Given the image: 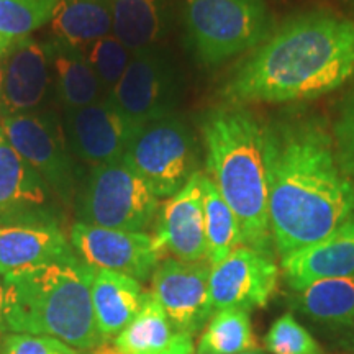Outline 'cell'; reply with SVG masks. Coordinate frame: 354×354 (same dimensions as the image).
<instances>
[{"label": "cell", "instance_id": "ffe728a7", "mask_svg": "<svg viewBox=\"0 0 354 354\" xmlns=\"http://www.w3.org/2000/svg\"><path fill=\"white\" fill-rule=\"evenodd\" d=\"M113 35L131 53L158 46L169 20V0H109Z\"/></svg>", "mask_w": 354, "mask_h": 354}, {"label": "cell", "instance_id": "cb8c5ba5", "mask_svg": "<svg viewBox=\"0 0 354 354\" xmlns=\"http://www.w3.org/2000/svg\"><path fill=\"white\" fill-rule=\"evenodd\" d=\"M46 183L13 146L0 127V215L24 207L41 205L48 198Z\"/></svg>", "mask_w": 354, "mask_h": 354}, {"label": "cell", "instance_id": "f1b7e54d", "mask_svg": "<svg viewBox=\"0 0 354 354\" xmlns=\"http://www.w3.org/2000/svg\"><path fill=\"white\" fill-rule=\"evenodd\" d=\"M331 135L338 165L354 185V84L343 97L331 127Z\"/></svg>", "mask_w": 354, "mask_h": 354}, {"label": "cell", "instance_id": "8992f818", "mask_svg": "<svg viewBox=\"0 0 354 354\" xmlns=\"http://www.w3.org/2000/svg\"><path fill=\"white\" fill-rule=\"evenodd\" d=\"M122 161L158 198H169L198 171L196 135L177 115L159 118L133 131Z\"/></svg>", "mask_w": 354, "mask_h": 354}, {"label": "cell", "instance_id": "4fadbf2b", "mask_svg": "<svg viewBox=\"0 0 354 354\" xmlns=\"http://www.w3.org/2000/svg\"><path fill=\"white\" fill-rule=\"evenodd\" d=\"M135 130L109 97L86 107L64 110V133L71 151L92 167L120 161Z\"/></svg>", "mask_w": 354, "mask_h": 354}, {"label": "cell", "instance_id": "7a4b0ae2", "mask_svg": "<svg viewBox=\"0 0 354 354\" xmlns=\"http://www.w3.org/2000/svg\"><path fill=\"white\" fill-rule=\"evenodd\" d=\"M354 77V20L295 13L272 28L223 84L227 104H290L338 91Z\"/></svg>", "mask_w": 354, "mask_h": 354}, {"label": "cell", "instance_id": "6da1fadb", "mask_svg": "<svg viewBox=\"0 0 354 354\" xmlns=\"http://www.w3.org/2000/svg\"><path fill=\"white\" fill-rule=\"evenodd\" d=\"M269 225L281 258L325 240L354 216V185L335 153L328 123L286 112L264 123Z\"/></svg>", "mask_w": 354, "mask_h": 354}, {"label": "cell", "instance_id": "603a6c76", "mask_svg": "<svg viewBox=\"0 0 354 354\" xmlns=\"http://www.w3.org/2000/svg\"><path fill=\"white\" fill-rule=\"evenodd\" d=\"M174 336L165 310L151 292H145L138 315L115 336L112 346L102 343L97 354H159L169 346Z\"/></svg>", "mask_w": 354, "mask_h": 354}, {"label": "cell", "instance_id": "52a82bcc", "mask_svg": "<svg viewBox=\"0 0 354 354\" xmlns=\"http://www.w3.org/2000/svg\"><path fill=\"white\" fill-rule=\"evenodd\" d=\"M159 198L125 162L94 166L81 203L82 223L102 228L145 232L151 227Z\"/></svg>", "mask_w": 354, "mask_h": 354}, {"label": "cell", "instance_id": "ac0fdd59", "mask_svg": "<svg viewBox=\"0 0 354 354\" xmlns=\"http://www.w3.org/2000/svg\"><path fill=\"white\" fill-rule=\"evenodd\" d=\"M91 292L97 328L104 342L115 338L130 325L145 297L136 279L100 269H94L92 274Z\"/></svg>", "mask_w": 354, "mask_h": 354}, {"label": "cell", "instance_id": "9a60e30c", "mask_svg": "<svg viewBox=\"0 0 354 354\" xmlns=\"http://www.w3.org/2000/svg\"><path fill=\"white\" fill-rule=\"evenodd\" d=\"M202 171L190 177L176 196L162 207L156 238L162 251L185 263H209L203 215Z\"/></svg>", "mask_w": 354, "mask_h": 354}, {"label": "cell", "instance_id": "4dcf8cb0", "mask_svg": "<svg viewBox=\"0 0 354 354\" xmlns=\"http://www.w3.org/2000/svg\"><path fill=\"white\" fill-rule=\"evenodd\" d=\"M159 354H196L192 336L184 335V333H176L172 343L165 349V351Z\"/></svg>", "mask_w": 354, "mask_h": 354}, {"label": "cell", "instance_id": "277c9868", "mask_svg": "<svg viewBox=\"0 0 354 354\" xmlns=\"http://www.w3.org/2000/svg\"><path fill=\"white\" fill-rule=\"evenodd\" d=\"M94 269L79 258L37 266L3 277L8 333L44 335L76 349L104 343L92 305Z\"/></svg>", "mask_w": 354, "mask_h": 354}, {"label": "cell", "instance_id": "d6a6232c", "mask_svg": "<svg viewBox=\"0 0 354 354\" xmlns=\"http://www.w3.org/2000/svg\"><path fill=\"white\" fill-rule=\"evenodd\" d=\"M35 2H38V3H43V6H48V7H53V8H56L57 2H59V0H35Z\"/></svg>", "mask_w": 354, "mask_h": 354}, {"label": "cell", "instance_id": "d6986e66", "mask_svg": "<svg viewBox=\"0 0 354 354\" xmlns=\"http://www.w3.org/2000/svg\"><path fill=\"white\" fill-rule=\"evenodd\" d=\"M44 44L50 56L51 73L55 76L57 99L64 110L86 107L107 97L82 50L57 39Z\"/></svg>", "mask_w": 354, "mask_h": 354}, {"label": "cell", "instance_id": "8fae6325", "mask_svg": "<svg viewBox=\"0 0 354 354\" xmlns=\"http://www.w3.org/2000/svg\"><path fill=\"white\" fill-rule=\"evenodd\" d=\"M210 269L207 261L165 259L154 269L151 294L165 310L174 333L194 336L214 315L210 304Z\"/></svg>", "mask_w": 354, "mask_h": 354}, {"label": "cell", "instance_id": "ba28073f", "mask_svg": "<svg viewBox=\"0 0 354 354\" xmlns=\"http://www.w3.org/2000/svg\"><path fill=\"white\" fill-rule=\"evenodd\" d=\"M183 81L169 55L159 46L133 53L130 64L109 99L133 128L174 115Z\"/></svg>", "mask_w": 354, "mask_h": 354}, {"label": "cell", "instance_id": "7c38bea8", "mask_svg": "<svg viewBox=\"0 0 354 354\" xmlns=\"http://www.w3.org/2000/svg\"><path fill=\"white\" fill-rule=\"evenodd\" d=\"M279 269L272 256L240 246L210 269L212 310L263 308L277 289Z\"/></svg>", "mask_w": 354, "mask_h": 354}, {"label": "cell", "instance_id": "3957f363", "mask_svg": "<svg viewBox=\"0 0 354 354\" xmlns=\"http://www.w3.org/2000/svg\"><path fill=\"white\" fill-rule=\"evenodd\" d=\"M210 179L236 215L243 245L272 256L264 123L245 105L210 109L201 122Z\"/></svg>", "mask_w": 354, "mask_h": 354}, {"label": "cell", "instance_id": "2e32d148", "mask_svg": "<svg viewBox=\"0 0 354 354\" xmlns=\"http://www.w3.org/2000/svg\"><path fill=\"white\" fill-rule=\"evenodd\" d=\"M282 274L292 290L323 279L354 274V216L315 245L281 258Z\"/></svg>", "mask_w": 354, "mask_h": 354}, {"label": "cell", "instance_id": "9c48e42d", "mask_svg": "<svg viewBox=\"0 0 354 354\" xmlns=\"http://www.w3.org/2000/svg\"><path fill=\"white\" fill-rule=\"evenodd\" d=\"M8 143L38 172L50 189L71 197L77 183V167L64 127L55 113L12 115L0 120Z\"/></svg>", "mask_w": 354, "mask_h": 354}, {"label": "cell", "instance_id": "5b68a950", "mask_svg": "<svg viewBox=\"0 0 354 354\" xmlns=\"http://www.w3.org/2000/svg\"><path fill=\"white\" fill-rule=\"evenodd\" d=\"M184 20L196 56L207 68L248 55L274 28L264 0H185Z\"/></svg>", "mask_w": 354, "mask_h": 354}, {"label": "cell", "instance_id": "83f0119b", "mask_svg": "<svg viewBox=\"0 0 354 354\" xmlns=\"http://www.w3.org/2000/svg\"><path fill=\"white\" fill-rule=\"evenodd\" d=\"M269 354H322L320 344L292 313L277 318L264 336Z\"/></svg>", "mask_w": 354, "mask_h": 354}, {"label": "cell", "instance_id": "1f68e13d", "mask_svg": "<svg viewBox=\"0 0 354 354\" xmlns=\"http://www.w3.org/2000/svg\"><path fill=\"white\" fill-rule=\"evenodd\" d=\"M3 304H6V284H3V277L0 276V338L8 335L6 325V313H3Z\"/></svg>", "mask_w": 354, "mask_h": 354}, {"label": "cell", "instance_id": "4316f807", "mask_svg": "<svg viewBox=\"0 0 354 354\" xmlns=\"http://www.w3.org/2000/svg\"><path fill=\"white\" fill-rule=\"evenodd\" d=\"M84 55L109 97L125 74L133 53L115 35H109L87 46Z\"/></svg>", "mask_w": 354, "mask_h": 354}, {"label": "cell", "instance_id": "836d02e7", "mask_svg": "<svg viewBox=\"0 0 354 354\" xmlns=\"http://www.w3.org/2000/svg\"><path fill=\"white\" fill-rule=\"evenodd\" d=\"M241 354H269L268 351H263V349L256 348V349H251V351H246V353H241Z\"/></svg>", "mask_w": 354, "mask_h": 354}, {"label": "cell", "instance_id": "30bf717a", "mask_svg": "<svg viewBox=\"0 0 354 354\" xmlns=\"http://www.w3.org/2000/svg\"><path fill=\"white\" fill-rule=\"evenodd\" d=\"M71 246L91 269L123 274L136 281L153 276L165 251L145 232L102 228L77 221L71 228Z\"/></svg>", "mask_w": 354, "mask_h": 354}, {"label": "cell", "instance_id": "7402d4cb", "mask_svg": "<svg viewBox=\"0 0 354 354\" xmlns=\"http://www.w3.org/2000/svg\"><path fill=\"white\" fill-rule=\"evenodd\" d=\"M292 307L310 320L330 326L354 325V274L317 281L294 290Z\"/></svg>", "mask_w": 354, "mask_h": 354}, {"label": "cell", "instance_id": "484cf974", "mask_svg": "<svg viewBox=\"0 0 354 354\" xmlns=\"http://www.w3.org/2000/svg\"><path fill=\"white\" fill-rule=\"evenodd\" d=\"M258 348L248 310L215 312L198 339L196 354H241Z\"/></svg>", "mask_w": 354, "mask_h": 354}, {"label": "cell", "instance_id": "5bb4252c", "mask_svg": "<svg viewBox=\"0 0 354 354\" xmlns=\"http://www.w3.org/2000/svg\"><path fill=\"white\" fill-rule=\"evenodd\" d=\"M53 81L46 44L33 38L13 41L2 53L0 120L41 110Z\"/></svg>", "mask_w": 354, "mask_h": 354}, {"label": "cell", "instance_id": "e575fe53", "mask_svg": "<svg viewBox=\"0 0 354 354\" xmlns=\"http://www.w3.org/2000/svg\"><path fill=\"white\" fill-rule=\"evenodd\" d=\"M0 84H2V53H0Z\"/></svg>", "mask_w": 354, "mask_h": 354}, {"label": "cell", "instance_id": "44dd1931", "mask_svg": "<svg viewBox=\"0 0 354 354\" xmlns=\"http://www.w3.org/2000/svg\"><path fill=\"white\" fill-rule=\"evenodd\" d=\"M50 24L55 39L82 51L113 35L109 0H59Z\"/></svg>", "mask_w": 354, "mask_h": 354}, {"label": "cell", "instance_id": "e0dca14e", "mask_svg": "<svg viewBox=\"0 0 354 354\" xmlns=\"http://www.w3.org/2000/svg\"><path fill=\"white\" fill-rule=\"evenodd\" d=\"M77 258L73 246L56 225L19 223L0 227V276L37 266Z\"/></svg>", "mask_w": 354, "mask_h": 354}, {"label": "cell", "instance_id": "f546056e", "mask_svg": "<svg viewBox=\"0 0 354 354\" xmlns=\"http://www.w3.org/2000/svg\"><path fill=\"white\" fill-rule=\"evenodd\" d=\"M2 354H77V349L51 336L8 333L2 338Z\"/></svg>", "mask_w": 354, "mask_h": 354}, {"label": "cell", "instance_id": "d4e9b609", "mask_svg": "<svg viewBox=\"0 0 354 354\" xmlns=\"http://www.w3.org/2000/svg\"><path fill=\"white\" fill-rule=\"evenodd\" d=\"M202 189L207 250H209V263L214 266L240 248L243 245V236L236 215L205 172L202 176Z\"/></svg>", "mask_w": 354, "mask_h": 354}]
</instances>
